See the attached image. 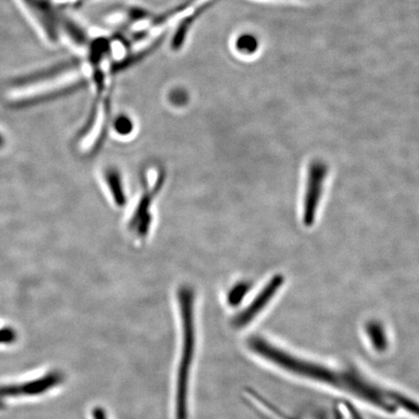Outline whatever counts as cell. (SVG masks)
Listing matches in <instances>:
<instances>
[{
  "instance_id": "6da1fadb",
  "label": "cell",
  "mask_w": 419,
  "mask_h": 419,
  "mask_svg": "<svg viewBox=\"0 0 419 419\" xmlns=\"http://www.w3.org/2000/svg\"><path fill=\"white\" fill-rule=\"evenodd\" d=\"M177 297L182 325V345L176 379L175 419H188V394L196 346L195 296L190 287L182 286L178 289Z\"/></svg>"
},
{
  "instance_id": "7a4b0ae2",
  "label": "cell",
  "mask_w": 419,
  "mask_h": 419,
  "mask_svg": "<svg viewBox=\"0 0 419 419\" xmlns=\"http://www.w3.org/2000/svg\"><path fill=\"white\" fill-rule=\"evenodd\" d=\"M247 345L256 356L295 376L341 389L345 387V372H338L327 366L292 356L260 336L248 339Z\"/></svg>"
},
{
  "instance_id": "3957f363",
  "label": "cell",
  "mask_w": 419,
  "mask_h": 419,
  "mask_svg": "<svg viewBox=\"0 0 419 419\" xmlns=\"http://www.w3.org/2000/svg\"><path fill=\"white\" fill-rule=\"evenodd\" d=\"M328 174V165L322 160H314L308 169L306 193L304 198L303 221L306 226L314 224L318 206L323 193L325 178Z\"/></svg>"
},
{
  "instance_id": "277c9868",
  "label": "cell",
  "mask_w": 419,
  "mask_h": 419,
  "mask_svg": "<svg viewBox=\"0 0 419 419\" xmlns=\"http://www.w3.org/2000/svg\"><path fill=\"white\" fill-rule=\"evenodd\" d=\"M165 182L164 172H160L152 186L146 183V188L141 198L139 199L135 211L129 221V229L139 238H145L149 234L152 225L151 208L152 201L162 190Z\"/></svg>"
},
{
  "instance_id": "5b68a950",
  "label": "cell",
  "mask_w": 419,
  "mask_h": 419,
  "mask_svg": "<svg viewBox=\"0 0 419 419\" xmlns=\"http://www.w3.org/2000/svg\"><path fill=\"white\" fill-rule=\"evenodd\" d=\"M284 283L283 276H274L261 289L260 293L256 295L255 298L250 302V304L234 317L232 322L233 327L236 329H243L245 326L252 323L255 317H257L268 306L269 303L275 297L277 292L281 289Z\"/></svg>"
},
{
  "instance_id": "8992f818",
  "label": "cell",
  "mask_w": 419,
  "mask_h": 419,
  "mask_svg": "<svg viewBox=\"0 0 419 419\" xmlns=\"http://www.w3.org/2000/svg\"><path fill=\"white\" fill-rule=\"evenodd\" d=\"M217 0H208V1L204 2L200 6L196 8L195 10L191 14L188 15V17L183 18L181 20L177 28H176L174 35L172 36V41H171V49L173 51H178L183 48V44H185L186 37H188V33L193 28L194 23L196 22L209 9L210 7L213 6L216 4Z\"/></svg>"
},
{
  "instance_id": "52a82bcc",
  "label": "cell",
  "mask_w": 419,
  "mask_h": 419,
  "mask_svg": "<svg viewBox=\"0 0 419 419\" xmlns=\"http://www.w3.org/2000/svg\"><path fill=\"white\" fill-rule=\"evenodd\" d=\"M165 36L166 35H160L159 38L155 39L154 42L150 44L147 48L137 51L135 53L128 54V56H124V58L120 59V61L114 62L110 67L111 74H120L121 72L126 71V70L131 68V67L137 66L140 62L145 61L147 56H151L152 54H154V51L162 46V44L164 42Z\"/></svg>"
},
{
  "instance_id": "ba28073f",
  "label": "cell",
  "mask_w": 419,
  "mask_h": 419,
  "mask_svg": "<svg viewBox=\"0 0 419 419\" xmlns=\"http://www.w3.org/2000/svg\"><path fill=\"white\" fill-rule=\"evenodd\" d=\"M365 330H366V336L370 345L376 353H384L387 351L389 341H388L387 331L382 322H377V320H371V322H367Z\"/></svg>"
},
{
  "instance_id": "9c48e42d",
  "label": "cell",
  "mask_w": 419,
  "mask_h": 419,
  "mask_svg": "<svg viewBox=\"0 0 419 419\" xmlns=\"http://www.w3.org/2000/svg\"><path fill=\"white\" fill-rule=\"evenodd\" d=\"M105 181L116 205L119 207L126 205V193H124L123 181H121V177L118 170L109 169L106 171Z\"/></svg>"
},
{
  "instance_id": "30bf717a",
  "label": "cell",
  "mask_w": 419,
  "mask_h": 419,
  "mask_svg": "<svg viewBox=\"0 0 419 419\" xmlns=\"http://www.w3.org/2000/svg\"><path fill=\"white\" fill-rule=\"evenodd\" d=\"M112 50L111 40L107 37H98L90 44L89 61L90 66H101L102 61Z\"/></svg>"
},
{
  "instance_id": "8fae6325",
  "label": "cell",
  "mask_w": 419,
  "mask_h": 419,
  "mask_svg": "<svg viewBox=\"0 0 419 419\" xmlns=\"http://www.w3.org/2000/svg\"><path fill=\"white\" fill-rule=\"evenodd\" d=\"M196 1H198V0H185L182 4H178L177 6L171 8V9L166 10V11L162 13V14L157 16V17H154L152 20L151 28H154L159 27V25H163V23L168 22V20L172 19V18H174L176 16L185 11V10L190 8L191 5L194 4V2Z\"/></svg>"
},
{
  "instance_id": "7c38bea8",
  "label": "cell",
  "mask_w": 419,
  "mask_h": 419,
  "mask_svg": "<svg viewBox=\"0 0 419 419\" xmlns=\"http://www.w3.org/2000/svg\"><path fill=\"white\" fill-rule=\"evenodd\" d=\"M390 397L396 407L403 408V410L419 418V403L418 402L410 399L407 396L398 394L396 392L390 391Z\"/></svg>"
},
{
  "instance_id": "4fadbf2b",
  "label": "cell",
  "mask_w": 419,
  "mask_h": 419,
  "mask_svg": "<svg viewBox=\"0 0 419 419\" xmlns=\"http://www.w3.org/2000/svg\"><path fill=\"white\" fill-rule=\"evenodd\" d=\"M235 46H236V50L241 54H253L257 51L258 41L253 35H241L237 38Z\"/></svg>"
},
{
  "instance_id": "5bb4252c",
  "label": "cell",
  "mask_w": 419,
  "mask_h": 419,
  "mask_svg": "<svg viewBox=\"0 0 419 419\" xmlns=\"http://www.w3.org/2000/svg\"><path fill=\"white\" fill-rule=\"evenodd\" d=\"M250 284L242 281V283L237 284L236 286L233 287L231 291H229V303L231 306H238L240 302L243 301L245 298V295L250 291Z\"/></svg>"
},
{
  "instance_id": "9a60e30c",
  "label": "cell",
  "mask_w": 419,
  "mask_h": 419,
  "mask_svg": "<svg viewBox=\"0 0 419 419\" xmlns=\"http://www.w3.org/2000/svg\"><path fill=\"white\" fill-rule=\"evenodd\" d=\"M114 129L120 135H128L133 130V121L128 116L120 115L116 116L113 123Z\"/></svg>"
},
{
  "instance_id": "2e32d148",
  "label": "cell",
  "mask_w": 419,
  "mask_h": 419,
  "mask_svg": "<svg viewBox=\"0 0 419 419\" xmlns=\"http://www.w3.org/2000/svg\"><path fill=\"white\" fill-rule=\"evenodd\" d=\"M151 17V13L143 8L132 7L128 12V25H133L134 23L141 22Z\"/></svg>"
},
{
  "instance_id": "e0dca14e",
  "label": "cell",
  "mask_w": 419,
  "mask_h": 419,
  "mask_svg": "<svg viewBox=\"0 0 419 419\" xmlns=\"http://www.w3.org/2000/svg\"><path fill=\"white\" fill-rule=\"evenodd\" d=\"M169 100L173 105L181 107V106L186 105V103H188V92H186V90L183 89L173 90L172 92H170Z\"/></svg>"
},
{
  "instance_id": "ac0fdd59",
  "label": "cell",
  "mask_w": 419,
  "mask_h": 419,
  "mask_svg": "<svg viewBox=\"0 0 419 419\" xmlns=\"http://www.w3.org/2000/svg\"><path fill=\"white\" fill-rule=\"evenodd\" d=\"M92 419H108L107 413L103 408H95L92 411Z\"/></svg>"
},
{
  "instance_id": "d6986e66",
  "label": "cell",
  "mask_w": 419,
  "mask_h": 419,
  "mask_svg": "<svg viewBox=\"0 0 419 419\" xmlns=\"http://www.w3.org/2000/svg\"><path fill=\"white\" fill-rule=\"evenodd\" d=\"M2 144H4V138L0 135V147L2 146Z\"/></svg>"
}]
</instances>
